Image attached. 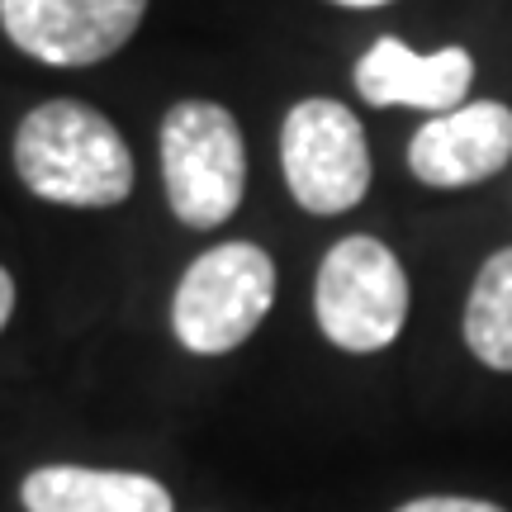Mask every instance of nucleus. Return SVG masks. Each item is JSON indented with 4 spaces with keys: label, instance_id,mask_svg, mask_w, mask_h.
<instances>
[{
    "label": "nucleus",
    "instance_id": "nucleus-6",
    "mask_svg": "<svg viewBox=\"0 0 512 512\" xmlns=\"http://www.w3.org/2000/svg\"><path fill=\"white\" fill-rule=\"evenodd\" d=\"M147 0H0V24L19 53L48 67H95L138 34Z\"/></svg>",
    "mask_w": 512,
    "mask_h": 512
},
{
    "label": "nucleus",
    "instance_id": "nucleus-5",
    "mask_svg": "<svg viewBox=\"0 0 512 512\" xmlns=\"http://www.w3.org/2000/svg\"><path fill=\"white\" fill-rule=\"evenodd\" d=\"M280 166L309 214H347L370 190L366 128L337 100H299L280 128Z\"/></svg>",
    "mask_w": 512,
    "mask_h": 512
},
{
    "label": "nucleus",
    "instance_id": "nucleus-2",
    "mask_svg": "<svg viewBox=\"0 0 512 512\" xmlns=\"http://www.w3.org/2000/svg\"><path fill=\"white\" fill-rule=\"evenodd\" d=\"M162 181L185 228H219L247 190V143L238 119L214 100H181L162 119Z\"/></svg>",
    "mask_w": 512,
    "mask_h": 512
},
{
    "label": "nucleus",
    "instance_id": "nucleus-9",
    "mask_svg": "<svg viewBox=\"0 0 512 512\" xmlns=\"http://www.w3.org/2000/svg\"><path fill=\"white\" fill-rule=\"evenodd\" d=\"M19 494L29 512H171V494L157 479L86 465H43Z\"/></svg>",
    "mask_w": 512,
    "mask_h": 512
},
{
    "label": "nucleus",
    "instance_id": "nucleus-3",
    "mask_svg": "<svg viewBox=\"0 0 512 512\" xmlns=\"http://www.w3.org/2000/svg\"><path fill=\"white\" fill-rule=\"evenodd\" d=\"M275 299V261L256 242H223L190 261L171 299V328L185 351L223 356L242 347Z\"/></svg>",
    "mask_w": 512,
    "mask_h": 512
},
{
    "label": "nucleus",
    "instance_id": "nucleus-10",
    "mask_svg": "<svg viewBox=\"0 0 512 512\" xmlns=\"http://www.w3.org/2000/svg\"><path fill=\"white\" fill-rule=\"evenodd\" d=\"M465 347L489 370H512V247L489 256L470 285Z\"/></svg>",
    "mask_w": 512,
    "mask_h": 512
},
{
    "label": "nucleus",
    "instance_id": "nucleus-11",
    "mask_svg": "<svg viewBox=\"0 0 512 512\" xmlns=\"http://www.w3.org/2000/svg\"><path fill=\"white\" fill-rule=\"evenodd\" d=\"M399 512H508V508L484 503V498H413Z\"/></svg>",
    "mask_w": 512,
    "mask_h": 512
},
{
    "label": "nucleus",
    "instance_id": "nucleus-13",
    "mask_svg": "<svg viewBox=\"0 0 512 512\" xmlns=\"http://www.w3.org/2000/svg\"><path fill=\"white\" fill-rule=\"evenodd\" d=\"M332 5H342V10H380L389 0H332Z\"/></svg>",
    "mask_w": 512,
    "mask_h": 512
},
{
    "label": "nucleus",
    "instance_id": "nucleus-12",
    "mask_svg": "<svg viewBox=\"0 0 512 512\" xmlns=\"http://www.w3.org/2000/svg\"><path fill=\"white\" fill-rule=\"evenodd\" d=\"M10 309H15V280H10V271L0 266V332L10 323Z\"/></svg>",
    "mask_w": 512,
    "mask_h": 512
},
{
    "label": "nucleus",
    "instance_id": "nucleus-4",
    "mask_svg": "<svg viewBox=\"0 0 512 512\" xmlns=\"http://www.w3.org/2000/svg\"><path fill=\"white\" fill-rule=\"evenodd\" d=\"M313 313H318V328L332 347L356 351V356L384 351L408 318L403 261L366 233L342 238L318 266Z\"/></svg>",
    "mask_w": 512,
    "mask_h": 512
},
{
    "label": "nucleus",
    "instance_id": "nucleus-7",
    "mask_svg": "<svg viewBox=\"0 0 512 512\" xmlns=\"http://www.w3.org/2000/svg\"><path fill=\"white\" fill-rule=\"evenodd\" d=\"M512 162V110L503 100H465L432 114L408 143V171L432 190H465Z\"/></svg>",
    "mask_w": 512,
    "mask_h": 512
},
{
    "label": "nucleus",
    "instance_id": "nucleus-8",
    "mask_svg": "<svg viewBox=\"0 0 512 512\" xmlns=\"http://www.w3.org/2000/svg\"><path fill=\"white\" fill-rule=\"evenodd\" d=\"M356 95L375 105V110H427V114H446L460 110L470 100L475 86V57L465 53L460 43L437 48V53H413L403 38H375L361 62H356Z\"/></svg>",
    "mask_w": 512,
    "mask_h": 512
},
{
    "label": "nucleus",
    "instance_id": "nucleus-1",
    "mask_svg": "<svg viewBox=\"0 0 512 512\" xmlns=\"http://www.w3.org/2000/svg\"><path fill=\"white\" fill-rule=\"evenodd\" d=\"M19 181L48 204L110 209L133 190V152L124 133L81 100H48L15 133Z\"/></svg>",
    "mask_w": 512,
    "mask_h": 512
}]
</instances>
